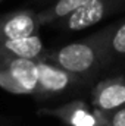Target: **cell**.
<instances>
[{"label": "cell", "mask_w": 125, "mask_h": 126, "mask_svg": "<svg viewBox=\"0 0 125 126\" xmlns=\"http://www.w3.org/2000/svg\"><path fill=\"white\" fill-rule=\"evenodd\" d=\"M38 114L56 117L66 126H102L107 123L102 113L97 110L93 111L90 106L81 100H75L58 107H41Z\"/></svg>", "instance_id": "obj_5"}, {"label": "cell", "mask_w": 125, "mask_h": 126, "mask_svg": "<svg viewBox=\"0 0 125 126\" xmlns=\"http://www.w3.org/2000/svg\"><path fill=\"white\" fill-rule=\"evenodd\" d=\"M37 67L38 78L34 93V97L37 100H47L52 97L66 94L83 81L74 73L44 59H38Z\"/></svg>", "instance_id": "obj_4"}, {"label": "cell", "mask_w": 125, "mask_h": 126, "mask_svg": "<svg viewBox=\"0 0 125 126\" xmlns=\"http://www.w3.org/2000/svg\"><path fill=\"white\" fill-rule=\"evenodd\" d=\"M106 50H107L109 62L125 57V21L121 22L119 25H113L107 38Z\"/></svg>", "instance_id": "obj_10"}, {"label": "cell", "mask_w": 125, "mask_h": 126, "mask_svg": "<svg viewBox=\"0 0 125 126\" xmlns=\"http://www.w3.org/2000/svg\"><path fill=\"white\" fill-rule=\"evenodd\" d=\"M102 126H109V125H107V123H104V125H102Z\"/></svg>", "instance_id": "obj_13"}, {"label": "cell", "mask_w": 125, "mask_h": 126, "mask_svg": "<svg viewBox=\"0 0 125 126\" xmlns=\"http://www.w3.org/2000/svg\"><path fill=\"white\" fill-rule=\"evenodd\" d=\"M125 9V0H90L56 24L66 31H83Z\"/></svg>", "instance_id": "obj_3"}, {"label": "cell", "mask_w": 125, "mask_h": 126, "mask_svg": "<svg viewBox=\"0 0 125 126\" xmlns=\"http://www.w3.org/2000/svg\"><path fill=\"white\" fill-rule=\"evenodd\" d=\"M90 0H55L41 12H37V18L40 27L56 24L58 21L63 19L65 16L71 15L74 10L81 7L83 4L88 3Z\"/></svg>", "instance_id": "obj_9"}, {"label": "cell", "mask_w": 125, "mask_h": 126, "mask_svg": "<svg viewBox=\"0 0 125 126\" xmlns=\"http://www.w3.org/2000/svg\"><path fill=\"white\" fill-rule=\"evenodd\" d=\"M106 122L109 126H125V106L116 109L110 114H107Z\"/></svg>", "instance_id": "obj_11"}, {"label": "cell", "mask_w": 125, "mask_h": 126, "mask_svg": "<svg viewBox=\"0 0 125 126\" xmlns=\"http://www.w3.org/2000/svg\"><path fill=\"white\" fill-rule=\"evenodd\" d=\"M0 1H1V0H0Z\"/></svg>", "instance_id": "obj_14"}, {"label": "cell", "mask_w": 125, "mask_h": 126, "mask_svg": "<svg viewBox=\"0 0 125 126\" xmlns=\"http://www.w3.org/2000/svg\"><path fill=\"white\" fill-rule=\"evenodd\" d=\"M37 62L18 57L0 63V87L10 94L34 95L38 78Z\"/></svg>", "instance_id": "obj_2"}, {"label": "cell", "mask_w": 125, "mask_h": 126, "mask_svg": "<svg viewBox=\"0 0 125 126\" xmlns=\"http://www.w3.org/2000/svg\"><path fill=\"white\" fill-rule=\"evenodd\" d=\"M40 28L37 12L21 9L0 16V41L35 35Z\"/></svg>", "instance_id": "obj_6"}, {"label": "cell", "mask_w": 125, "mask_h": 126, "mask_svg": "<svg viewBox=\"0 0 125 126\" xmlns=\"http://www.w3.org/2000/svg\"><path fill=\"white\" fill-rule=\"evenodd\" d=\"M112 28L113 25H109L81 41L66 44L55 51H46L41 59L61 66L83 81L88 79L104 63L109 62L106 44Z\"/></svg>", "instance_id": "obj_1"}, {"label": "cell", "mask_w": 125, "mask_h": 126, "mask_svg": "<svg viewBox=\"0 0 125 126\" xmlns=\"http://www.w3.org/2000/svg\"><path fill=\"white\" fill-rule=\"evenodd\" d=\"M44 53H46L44 44L37 34L24 38L0 41V63L18 57L38 60L44 56Z\"/></svg>", "instance_id": "obj_8"}, {"label": "cell", "mask_w": 125, "mask_h": 126, "mask_svg": "<svg viewBox=\"0 0 125 126\" xmlns=\"http://www.w3.org/2000/svg\"><path fill=\"white\" fill-rule=\"evenodd\" d=\"M91 106L104 117L125 106V78H112L100 82L93 90Z\"/></svg>", "instance_id": "obj_7"}, {"label": "cell", "mask_w": 125, "mask_h": 126, "mask_svg": "<svg viewBox=\"0 0 125 126\" xmlns=\"http://www.w3.org/2000/svg\"><path fill=\"white\" fill-rule=\"evenodd\" d=\"M37 1H40V3H52L55 0H37Z\"/></svg>", "instance_id": "obj_12"}]
</instances>
